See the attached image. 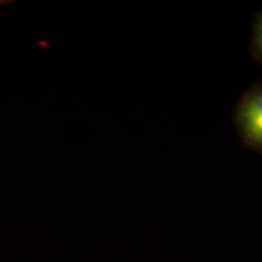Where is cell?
I'll return each instance as SVG.
<instances>
[{
  "mask_svg": "<svg viewBox=\"0 0 262 262\" xmlns=\"http://www.w3.org/2000/svg\"><path fill=\"white\" fill-rule=\"evenodd\" d=\"M251 48H253L254 57L262 63V10L258 12L254 22Z\"/></svg>",
  "mask_w": 262,
  "mask_h": 262,
  "instance_id": "2",
  "label": "cell"
},
{
  "mask_svg": "<svg viewBox=\"0 0 262 262\" xmlns=\"http://www.w3.org/2000/svg\"><path fill=\"white\" fill-rule=\"evenodd\" d=\"M4 3H5V4H8V2H0V5H2V4H4Z\"/></svg>",
  "mask_w": 262,
  "mask_h": 262,
  "instance_id": "3",
  "label": "cell"
},
{
  "mask_svg": "<svg viewBox=\"0 0 262 262\" xmlns=\"http://www.w3.org/2000/svg\"><path fill=\"white\" fill-rule=\"evenodd\" d=\"M234 125L245 146L262 153V83L245 91L234 110Z\"/></svg>",
  "mask_w": 262,
  "mask_h": 262,
  "instance_id": "1",
  "label": "cell"
}]
</instances>
